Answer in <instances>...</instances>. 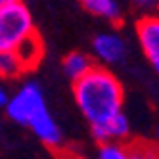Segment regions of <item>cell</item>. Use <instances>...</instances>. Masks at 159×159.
<instances>
[{"instance_id": "5", "label": "cell", "mask_w": 159, "mask_h": 159, "mask_svg": "<svg viewBox=\"0 0 159 159\" xmlns=\"http://www.w3.org/2000/svg\"><path fill=\"white\" fill-rule=\"evenodd\" d=\"M92 54L94 58L104 65V67H113V65H121L127 60V42L125 39L115 31H104L98 33L92 40Z\"/></svg>"}, {"instance_id": "12", "label": "cell", "mask_w": 159, "mask_h": 159, "mask_svg": "<svg viewBox=\"0 0 159 159\" xmlns=\"http://www.w3.org/2000/svg\"><path fill=\"white\" fill-rule=\"evenodd\" d=\"M132 4L146 14H155V10L159 8V0H132Z\"/></svg>"}, {"instance_id": "6", "label": "cell", "mask_w": 159, "mask_h": 159, "mask_svg": "<svg viewBox=\"0 0 159 159\" xmlns=\"http://www.w3.org/2000/svg\"><path fill=\"white\" fill-rule=\"evenodd\" d=\"M92 138L98 144H106V142H125L130 136V121L125 111L115 113L113 117L107 121L90 127Z\"/></svg>"}, {"instance_id": "4", "label": "cell", "mask_w": 159, "mask_h": 159, "mask_svg": "<svg viewBox=\"0 0 159 159\" xmlns=\"http://www.w3.org/2000/svg\"><path fill=\"white\" fill-rule=\"evenodd\" d=\"M134 35L138 39L146 61L159 75V16L144 14L134 25Z\"/></svg>"}, {"instance_id": "2", "label": "cell", "mask_w": 159, "mask_h": 159, "mask_svg": "<svg viewBox=\"0 0 159 159\" xmlns=\"http://www.w3.org/2000/svg\"><path fill=\"white\" fill-rule=\"evenodd\" d=\"M6 115L17 125L31 129V132L50 150H60L63 144V134L60 125L56 123L52 113L48 111L46 98L39 83L27 81L23 83L14 96L6 102Z\"/></svg>"}, {"instance_id": "8", "label": "cell", "mask_w": 159, "mask_h": 159, "mask_svg": "<svg viewBox=\"0 0 159 159\" xmlns=\"http://www.w3.org/2000/svg\"><path fill=\"white\" fill-rule=\"evenodd\" d=\"M92 65H94V60L90 58L88 54H84V52H69L63 58V61H61L63 73H65V77L69 79L71 83L77 81L79 77H83Z\"/></svg>"}, {"instance_id": "15", "label": "cell", "mask_w": 159, "mask_h": 159, "mask_svg": "<svg viewBox=\"0 0 159 159\" xmlns=\"http://www.w3.org/2000/svg\"><path fill=\"white\" fill-rule=\"evenodd\" d=\"M155 134H157V138H159V127H157V130H155Z\"/></svg>"}, {"instance_id": "10", "label": "cell", "mask_w": 159, "mask_h": 159, "mask_svg": "<svg viewBox=\"0 0 159 159\" xmlns=\"http://www.w3.org/2000/svg\"><path fill=\"white\" fill-rule=\"evenodd\" d=\"M98 146V159H132L130 148L125 142H106Z\"/></svg>"}, {"instance_id": "14", "label": "cell", "mask_w": 159, "mask_h": 159, "mask_svg": "<svg viewBox=\"0 0 159 159\" xmlns=\"http://www.w3.org/2000/svg\"><path fill=\"white\" fill-rule=\"evenodd\" d=\"M14 2H17V0H0V8L10 6V4H14Z\"/></svg>"}, {"instance_id": "13", "label": "cell", "mask_w": 159, "mask_h": 159, "mask_svg": "<svg viewBox=\"0 0 159 159\" xmlns=\"http://www.w3.org/2000/svg\"><path fill=\"white\" fill-rule=\"evenodd\" d=\"M6 102H8V94H6V90L0 86V107H4Z\"/></svg>"}, {"instance_id": "3", "label": "cell", "mask_w": 159, "mask_h": 159, "mask_svg": "<svg viewBox=\"0 0 159 159\" xmlns=\"http://www.w3.org/2000/svg\"><path fill=\"white\" fill-rule=\"evenodd\" d=\"M35 35V21L23 0L0 8V52H16Z\"/></svg>"}, {"instance_id": "1", "label": "cell", "mask_w": 159, "mask_h": 159, "mask_svg": "<svg viewBox=\"0 0 159 159\" xmlns=\"http://www.w3.org/2000/svg\"><path fill=\"white\" fill-rule=\"evenodd\" d=\"M73 100L86 123L94 127L123 111L125 90L109 67L94 63L83 77L73 81Z\"/></svg>"}, {"instance_id": "11", "label": "cell", "mask_w": 159, "mask_h": 159, "mask_svg": "<svg viewBox=\"0 0 159 159\" xmlns=\"http://www.w3.org/2000/svg\"><path fill=\"white\" fill-rule=\"evenodd\" d=\"M129 148H130L132 159H159V148L153 142L138 140V142L129 144Z\"/></svg>"}, {"instance_id": "9", "label": "cell", "mask_w": 159, "mask_h": 159, "mask_svg": "<svg viewBox=\"0 0 159 159\" xmlns=\"http://www.w3.org/2000/svg\"><path fill=\"white\" fill-rule=\"evenodd\" d=\"M29 69L16 52H0V79H19Z\"/></svg>"}, {"instance_id": "7", "label": "cell", "mask_w": 159, "mask_h": 159, "mask_svg": "<svg viewBox=\"0 0 159 159\" xmlns=\"http://www.w3.org/2000/svg\"><path fill=\"white\" fill-rule=\"evenodd\" d=\"M79 2L90 16L111 21V23H119L123 17V8L119 0H79Z\"/></svg>"}]
</instances>
